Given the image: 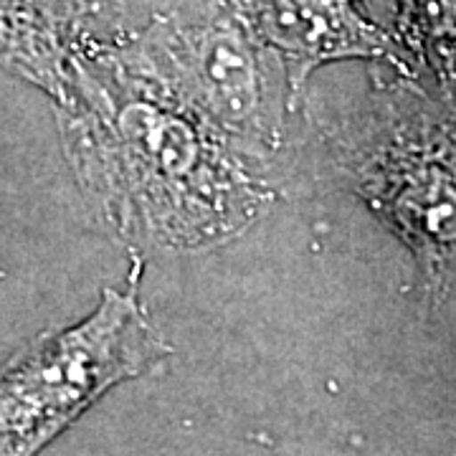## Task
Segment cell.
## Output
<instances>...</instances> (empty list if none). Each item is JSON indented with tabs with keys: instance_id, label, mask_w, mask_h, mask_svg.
I'll return each mask as SVG.
<instances>
[{
	"instance_id": "obj_5",
	"label": "cell",
	"mask_w": 456,
	"mask_h": 456,
	"mask_svg": "<svg viewBox=\"0 0 456 456\" xmlns=\"http://www.w3.org/2000/svg\"><path fill=\"white\" fill-rule=\"evenodd\" d=\"M261 46L274 51L292 92L335 59L391 56L393 44L353 0H221Z\"/></svg>"
},
{
	"instance_id": "obj_3",
	"label": "cell",
	"mask_w": 456,
	"mask_h": 456,
	"mask_svg": "<svg viewBox=\"0 0 456 456\" xmlns=\"http://www.w3.org/2000/svg\"><path fill=\"white\" fill-rule=\"evenodd\" d=\"M360 196L391 224L434 289L456 277V112L398 84L350 147Z\"/></svg>"
},
{
	"instance_id": "obj_2",
	"label": "cell",
	"mask_w": 456,
	"mask_h": 456,
	"mask_svg": "<svg viewBox=\"0 0 456 456\" xmlns=\"http://www.w3.org/2000/svg\"><path fill=\"white\" fill-rule=\"evenodd\" d=\"M167 353L134 294L107 289L77 325L44 332L0 365V456H36L112 386Z\"/></svg>"
},
{
	"instance_id": "obj_7",
	"label": "cell",
	"mask_w": 456,
	"mask_h": 456,
	"mask_svg": "<svg viewBox=\"0 0 456 456\" xmlns=\"http://www.w3.org/2000/svg\"><path fill=\"white\" fill-rule=\"evenodd\" d=\"M398 28L411 53L441 79H456V0H398Z\"/></svg>"
},
{
	"instance_id": "obj_6",
	"label": "cell",
	"mask_w": 456,
	"mask_h": 456,
	"mask_svg": "<svg viewBox=\"0 0 456 456\" xmlns=\"http://www.w3.org/2000/svg\"><path fill=\"white\" fill-rule=\"evenodd\" d=\"M74 28L61 0H0V69L61 99Z\"/></svg>"
},
{
	"instance_id": "obj_1",
	"label": "cell",
	"mask_w": 456,
	"mask_h": 456,
	"mask_svg": "<svg viewBox=\"0 0 456 456\" xmlns=\"http://www.w3.org/2000/svg\"><path fill=\"white\" fill-rule=\"evenodd\" d=\"M59 127L84 193L119 236L203 246L264 206L226 134L170 94L130 41L74 51Z\"/></svg>"
},
{
	"instance_id": "obj_8",
	"label": "cell",
	"mask_w": 456,
	"mask_h": 456,
	"mask_svg": "<svg viewBox=\"0 0 456 456\" xmlns=\"http://www.w3.org/2000/svg\"><path fill=\"white\" fill-rule=\"evenodd\" d=\"M74 28V51L114 46L145 28L140 13L152 0H61Z\"/></svg>"
},
{
	"instance_id": "obj_4",
	"label": "cell",
	"mask_w": 456,
	"mask_h": 456,
	"mask_svg": "<svg viewBox=\"0 0 456 456\" xmlns=\"http://www.w3.org/2000/svg\"><path fill=\"white\" fill-rule=\"evenodd\" d=\"M130 49L170 94L224 134L266 142L272 119V66L277 53L261 46L221 0L193 13L155 16L130 38Z\"/></svg>"
}]
</instances>
